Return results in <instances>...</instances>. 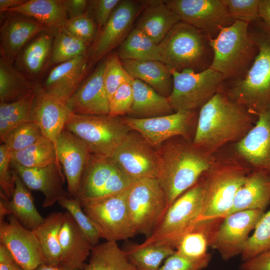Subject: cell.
Here are the masks:
<instances>
[{
	"label": "cell",
	"mask_w": 270,
	"mask_h": 270,
	"mask_svg": "<svg viewBox=\"0 0 270 270\" xmlns=\"http://www.w3.org/2000/svg\"><path fill=\"white\" fill-rule=\"evenodd\" d=\"M258 116L220 91L203 105L192 144L212 156L229 142H237L252 129Z\"/></svg>",
	"instance_id": "obj_1"
},
{
	"label": "cell",
	"mask_w": 270,
	"mask_h": 270,
	"mask_svg": "<svg viewBox=\"0 0 270 270\" xmlns=\"http://www.w3.org/2000/svg\"><path fill=\"white\" fill-rule=\"evenodd\" d=\"M159 154L160 162L156 178L164 192L168 208L198 181L215 160L192 142L182 140L168 144Z\"/></svg>",
	"instance_id": "obj_2"
},
{
	"label": "cell",
	"mask_w": 270,
	"mask_h": 270,
	"mask_svg": "<svg viewBox=\"0 0 270 270\" xmlns=\"http://www.w3.org/2000/svg\"><path fill=\"white\" fill-rule=\"evenodd\" d=\"M250 32L258 52L244 76L224 92L257 116L270 106V31L260 22Z\"/></svg>",
	"instance_id": "obj_3"
},
{
	"label": "cell",
	"mask_w": 270,
	"mask_h": 270,
	"mask_svg": "<svg viewBox=\"0 0 270 270\" xmlns=\"http://www.w3.org/2000/svg\"><path fill=\"white\" fill-rule=\"evenodd\" d=\"M246 164L233 159L216 160L198 182L202 190L198 221L224 218L236 194L251 172Z\"/></svg>",
	"instance_id": "obj_4"
},
{
	"label": "cell",
	"mask_w": 270,
	"mask_h": 270,
	"mask_svg": "<svg viewBox=\"0 0 270 270\" xmlns=\"http://www.w3.org/2000/svg\"><path fill=\"white\" fill-rule=\"evenodd\" d=\"M213 52L209 67L224 80L238 78L246 72L258 52L248 24L234 20L221 29L214 38H208Z\"/></svg>",
	"instance_id": "obj_5"
},
{
	"label": "cell",
	"mask_w": 270,
	"mask_h": 270,
	"mask_svg": "<svg viewBox=\"0 0 270 270\" xmlns=\"http://www.w3.org/2000/svg\"><path fill=\"white\" fill-rule=\"evenodd\" d=\"M202 190L198 181L180 196L168 208L162 222L140 246H164L174 250L182 238L198 221L202 206Z\"/></svg>",
	"instance_id": "obj_6"
},
{
	"label": "cell",
	"mask_w": 270,
	"mask_h": 270,
	"mask_svg": "<svg viewBox=\"0 0 270 270\" xmlns=\"http://www.w3.org/2000/svg\"><path fill=\"white\" fill-rule=\"evenodd\" d=\"M206 40L202 31L179 22L158 44L160 62L170 70H203L207 68Z\"/></svg>",
	"instance_id": "obj_7"
},
{
	"label": "cell",
	"mask_w": 270,
	"mask_h": 270,
	"mask_svg": "<svg viewBox=\"0 0 270 270\" xmlns=\"http://www.w3.org/2000/svg\"><path fill=\"white\" fill-rule=\"evenodd\" d=\"M64 128L84 142L92 154L109 158L130 130L118 116L74 114Z\"/></svg>",
	"instance_id": "obj_8"
},
{
	"label": "cell",
	"mask_w": 270,
	"mask_h": 270,
	"mask_svg": "<svg viewBox=\"0 0 270 270\" xmlns=\"http://www.w3.org/2000/svg\"><path fill=\"white\" fill-rule=\"evenodd\" d=\"M127 204L135 235L150 236L164 218L167 210L164 192L154 178L136 180L128 189Z\"/></svg>",
	"instance_id": "obj_9"
},
{
	"label": "cell",
	"mask_w": 270,
	"mask_h": 270,
	"mask_svg": "<svg viewBox=\"0 0 270 270\" xmlns=\"http://www.w3.org/2000/svg\"><path fill=\"white\" fill-rule=\"evenodd\" d=\"M170 70L173 85L167 99L174 112L200 108L220 92L224 80L220 74L210 67L200 72Z\"/></svg>",
	"instance_id": "obj_10"
},
{
	"label": "cell",
	"mask_w": 270,
	"mask_h": 270,
	"mask_svg": "<svg viewBox=\"0 0 270 270\" xmlns=\"http://www.w3.org/2000/svg\"><path fill=\"white\" fill-rule=\"evenodd\" d=\"M128 189L116 194L80 203L100 237L106 241L117 242L135 236L128 208Z\"/></svg>",
	"instance_id": "obj_11"
},
{
	"label": "cell",
	"mask_w": 270,
	"mask_h": 270,
	"mask_svg": "<svg viewBox=\"0 0 270 270\" xmlns=\"http://www.w3.org/2000/svg\"><path fill=\"white\" fill-rule=\"evenodd\" d=\"M168 7L180 22L202 31L208 38L234 20L222 0H168Z\"/></svg>",
	"instance_id": "obj_12"
},
{
	"label": "cell",
	"mask_w": 270,
	"mask_h": 270,
	"mask_svg": "<svg viewBox=\"0 0 270 270\" xmlns=\"http://www.w3.org/2000/svg\"><path fill=\"white\" fill-rule=\"evenodd\" d=\"M134 180L156 178L160 162L159 152L141 136L129 133L110 157Z\"/></svg>",
	"instance_id": "obj_13"
},
{
	"label": "cell",
	"mask_w": 270,
	"mask_h": 270,
	"mask_svg": "<svg viewBox=\"0 0 270 270\" xmlns=\"http://www.w3.org/2000/svg\"><path fill=\"white\" fill-rule=\"evenodd\" d=\"M264 212L262 210H242L224 218L212 248L216 250L226 261L241 255L250 233Z\"/></svg>",
	"instance_id": "obj_14"
},
{
	"label": "cell",
	"mask_w": 270,
	"mask_h": 270,
	"mask_svg": "<svg viewBox=\"0 0 270 270\" xmlns=\"http://www.w3.org/2000/svg\"><path fill=\"white\" fill-rule=\"evenodd\" d=\"M142 8V5L138 2L120 1L94 42L90 53L92 62L100 61L123 42Z\"/></svg>",
	"instance_id": "obj_15"
},
{
	"label": "cell",
	"mask_w": 270,
	"mask_h": 270,
	"mask_svg": "<svg viewBox=\"0 0 270 270\" xmlns=\"http://www.w3.org/2000/svg\"><path fill=\"white\" fill-rule=\"evenodd\" d=\"M195 110H178L174 112L148 118L126 117L122 118L132 130L137 131L152 146L176 136H186Z\"/></svg>",
	"instance_id": "obj_16"
},
{
	"label": "cell",
	"mask_w": 270,
	"mask_h": 270,
	"mask_svg": "<svg viewBox=\"0 0 270 270\" xmlns=\"http://www.w3.org/2000/svg\"><path fill=\"white\" fill-rule=\"evenodd\" d=\"M0 242L24 270H34L46 264L38 240L32 230L24 227L12 215L0 220Z\"/></svg>",
	"instance_id": "obj_17"
},
{
	"label": "cell",
	"mask_w": 270,
	"mask_h": 270,
	"mask_svg": "<svg viewBox=\"0 0 270 270\" xmlns=\"http://www.w3.org/2000/svg\"><path fill=\"white\" fill-rule=\"evenodd\" d=\"M257 116L252 129L236 143L235 150L250 168L270 176V106Z\"/></svg>",
	"instance_id": "obj_18"
},
{
	"label": "cell",
	"mask_w": 270,
	"mask_h": 270,
	"mask_svg": "<svg viewBox=\"0 0 270 270\" xmlns=\"http://www.w3.org/2000/svg\"><path fill=\"white\" fill-rule=\"evenodd\" d=\"M92 154L84 142L65 128L58 136L57 156L64 170L68 192L72 198L78 192L83 172Z\"/></svg>",
	"instance_id": "obj_19"
},
{
	"label": "cell",
	"mask_w": 270,
	"mask_h": 270,
	"mask_svg": "<svg viewBox=\"0 0 270 270\" xmlns=\"http://www.w3.org/2000/svg\"><path fill=\"white\" fill-rule=\"evenodd\" d=\"M105 61L82 82L66 106L70 112L79 114H109L110 99L103 79Z\"/></svg>",
	"instance_id": "obj_20"
},
{
	"label": "cell",
	"mask_w": 270,
	"mask_h": 270,
	"mask_svg": "<svg viewBox=\"0 0 270 270\" xmlns=\"http://www.w3.org/2000/svg\"><path fill=\"white\" fill-rule=\"evenodd\" d=\"M89 60L85 54L57 64L49 72L42 90L66 104L86 78Z\"/></svg>",
	"instance_id": "obj_21"
},
{
	"label": "cell",
	"mask_w": 270,
	"mask_h": 270,
	"mask_svg": "<svg viewBox=\"0 0 270 270\" xmlns=\"http://www.w3.org/2000/svg\"><path fill=\"white\" fill-rule=\"evenodd\" d=\"M10 166L29 189L43 194V208L52 206L62 198H72L64 189V176L56 164L39 168H27L11 162Z\"/></svg>",
	"instance_id": "obj_22"
},
{
	"label": "cell",
	"mask_w": 270,
	"mask_h": 270,
	"mask_svg": "<svg viewBox=\"0 0 270 270\" xmlns=\"http://www.w3.org/2000/svg\"><path fill=\"white\" fill-rule=\"evenodd\" d=\"M49 30L36 20L20 14L8 17L0 28V56L12 64L29 42Z\"/></svg>",
	"instance_id": "obj_23"
},
{
	"label": "cell",
	"mask_w": 270,
	"mask_h": 270,
	"mask_svg": "<svg viewBox=\"0 0 270 270\" xmlns=\"http://www.w3.org/2000/svg\"><path fill=\"white\" fill-rule=\"evenodd\" d=\"M72 114L66 104L59 99L42 88L38 91L34 108V121L42 135L54 144L56 153L58 136Z\"/></svg>",
	"instance_id": "obj_24"
},
{
	"label": "cell",
	"mask_w": 270,
	"mask_h": 270,
	"mask_svg": "<svg viewBox=\"0 0 270 270\" xmlns=\"http://www.w3.org/2000/svg\"><path fill=\"white\" fill-rule=\"evenodd\" d=\"M60 265L83 270L93 246L68 212L64 214L59 234Z\"/></svg>",
	"instance_id": "obj_25"
},
{
	"label": "cell",
	"mask_w": 270,
	"mask_h": 270,
	"mask_svg": "<svg viewBox=\"0 0 270 270\" xmlns=\"http://www.w3.org/2000/svg\"><path fill=\"white\" fill-rule=\"evenodd\" d=\"M270 203V176L262 170L254 169L236 192L225 217L242 210L265 211Z\"/></svg>",
	"instance_id": "obj_26"
},
{
	"label": "cell",
	"mask_w": 270,
	"mask_h": 270,
	"mask_svg": "<svg viewBox=\"0 0 270 270\" xmlns=\"http://www.w3.org/2000/svg\"><path fill=\"white\" fill-rule=\"evenodd\" d=\"M118 166L109 157L92 154L82 174L76 196L84 202L102 198Z\"/></svg>",
	"instance_id": "obj_27"
},
{
	"label": "cell",
	"mask_w": 270,
	"mask_h": 270,
	"mask_svg": "<svg viewBox=\"0 0 270 270\" xmlns=\"http://www.w3.org/2000/svg\"><path fill=\"white\" fill-rule=\"evenodd\" d=\"M53 39V30L34 37L18 54L15 60L16 68L30 78H38L50 66Z\"/></svg>",
	"instance_id": "obj_28"
},
{
	"label": "cell",
	"mask_w": 270,
	"mask_h": 270,
	"mask_svg": "<svg viewBox=\"0 0 270 270\" xmlns=\"http://www.w3.org/2000/svg\"><path fill=\"white\" fill-rule=\"evenodd\" d=\"M224 219V218H216L198 221L193 229L182 238L175 251L194 260L211 255L208 252V248H212Z\"/></svg>",
	"instance_id": "obj_29"
},
{
	"label": "cell",
	"mask_w": 270,
	"mask_h": 270,
	"mask_svg": "<svg viewBox=\"0 0 270 270\" xmlns=\"http://www.w3.org/2000/svg\"><path fill=\"white\" fill-rule=\"evenodd\" d=\"M12 170L15 181L14 192L10 200L0 192V204L4 206L10 215L14 216L24 227L32 230L44 222V218L36 210L29 188L16 172Z\"/></svg>",
	"instance_id": "obj_30"
},
{
	"label": "cell",
	"mask_w": 270,
	"mask_h": 270,
	"mask_svg": "<svg viewBox=\"0 0 270 270\" xmlns=\"http://www.w3.org/2000/svg\"><path fill=\"white\" fill-rule=\"evenodd\" d=\"M143 4V10L136 27L159 44L180 21L164 0H149Z\"/></svg>",
	"instance_id": "obj_31"
},
{
	"label": "cell",
	"mask_w": 270,
	"mask_h": 270,
	"mask_svg": "<svg viewBox=\"0 0 270 270\" xmlns=\"http://www.w3.org/2000/svg\"><path fill=\"white\" fill-rule=\"evenodd\" d=\"M122 65L133 78L138 79L167 98L172 88V76L170 68L155 60H122Z\"/></svg>",
	"instance_id": "obj_32"
},
{
	"label": "cell",
	"mask_w": 270,
	"mask_h": 270,
	"mask_svg": "<svg viewBox=\"0 0 270 270\" xmlns=\"http://www.w3.org/2000/svg\"><path fill=\"white\" fill-rule=\"evenodd\" d=\"M133 102L128 114L134 118H148L171 114L174 110L167 98L143 82L132 78Z\"/></svg>",
	"instance_id": "obj_33"
},
{
	"label": "cell",
	"mask_w": 270,
	"mask_h": 270,
	"mask_svg": "<svg viewBox=\"0 0 270 270\" xmlns=\"http://www.w3.org/2000/svg\"><path fill=\"white\" fill-rule=\"evenodd\" d=\"M8 12L34 19L50 30L63 26L68 20L63 0H30Z\"/></svg>",
	"instance_id": "obj_34"
},
{
	"label": "cell",
	"mask_w": 270,
	"mask_h": 270,
	"mask_svg": "<svg viewBox=\"0 0 270 270\" xmlns=\"http://www.w3.org/2000/svg\"><path fill=\"white\" fill-rule=\"evenodd\" d=\"M41 88L3 56L0 58V102H12Z\"/></svg>",
	"instance_id": "obj_35"
},
{
	"label": "cell",
	"mask_w": 270,
	"mask_h": 270,
	"mask_svg": "<svg viewBox=\"0 0 270 270\" xmlns=\"http://www.w3.org/2000/svg\"><path fill=\"white\" fill-rule=\"evenodd\" d=\"M64 214L50 213L42 224L32 230L40 243L46 264L49 265H60L62 252L59 234Z\"/></svg>",
	"instance_id": "obj_36"
},
{
	"label": "cell",
	"mask_w": 270,
	"mask_h": 270,
	"mask_svg": "<svg viewBox=\"0 0 270 270\" xmlns=\"http://www.w3.org/2000/svg\"><path fill=\"white\" fill-rule=\"evenodd\" d=\"M39 90L15 101L0 102L1 142L6 134L14 128L26 122H34V108Z\"/></svg>",
	"instance_id": "obj_37"
},
{
	"label": "cell",
	"mask_w": 270,
	"mask_h": 270,
	"mask_svg": "<svg viewBox=\"0 0 270 270\" xmlns=\"http://www.w3.org/2000/svg\"><path fill=\"white\" fill-rule=\"evenodd\" d=\"M83 270H136L124 250L114 241H106L92 247Z\"/></svg>",
	"instance_id": "obj_38"
},
{
	"label": "cell",
	"mask_w": 270,
	"mask_h": 270,
	"mask_svg": "<svg viewBox=\"0 0 270 270\" xmlns=\"http://www.w3.org/2000/svg\"><path fill=\"white\" fill-rule=\"evenodd\" d=\"M10 162L27 168H39L56 164L62 170L54 144L44 136L28 148L10 152Z\"/></svg>",
	"instance_id": "obj_39"
},
{
	"label": "cell",
	"mask_w": 270,
	"mask_h": 270,
	"mask_svg": "<svg viewBox=\"0 0 270 270\" xmlns=\"http://www.w3.org/2000/svg\"><path fill=\"white\" fill-rule=\"evenodd\" d=\"M122 60H155L160 62L158 44L136 27L120 45L117 54Z\"/></svg>",
	"instance_id": "obj_40"
},
{
	"label": "cell",
	"mask_w": 270,
	"mask_h": 270,
	"mask_svg": "<svg viewBox=\"0 0 270 270\" xmlns=\"http://www.w3.org/2000/svg\"><path fill=\"white\" fill-rule=\"evenodd\" d=\"M128 260L136 270H158L164 260L175 250L164 246H140L132 244L124 250Z\"/></svg>",
	"instance_id": "obj_41"
},
{
	"label": "cell",
	"mask_w": 270,
	"mask_h": 270,
	"mask_svg": "<svg viewBox=\"0 0 270 270\" xmlns=\"http://www.w3.org/2000/svg\"><path fill=\"white\" fill-rule=\"evenodd\" d=\"M54 39L50 66L58 64L87 54L88 44L69 33L64 26L53 30Z\"/></svg>",
	"instance_id": "obj_42"
},
{
	"label": "cell",
	"mask_w": 270,
	"mask_h": 270,
	"mask_svg": "<svg viewBox=\"0 0 270 270\" xmlns=\"http://www.w3.org/2000/svg\"><path fill=\"white\" fill-rule=\"evenodd\" d=\"M270 250V209L264 212L250 236L241 254L242 261Z\"/></svg>",
	"instance_id": "obj_43"
},
{
	"label": "cell",
	"mask_w": 270,
	"mask_h": 270,
	"mask_svg": "<svg viewBox=\"0 0 270 270\" xmlns=\"http://www.w3.org/2000/svg\"><path fill=\"white\" fill-rule=\"evenodd\" d=\"M42 136L35 122L22 124L10 131L1 142L10 152L22 150L36 142Z\"/></svg>",
	"instance_id": "obj_44"
},
{
	"label": "cell",
	"mask_w": 270,
	"mask_h": 270,
	"mask_svg": "<svg viewBox=\"0 0 270 270\" xmlns=\"http://www.w3.org/2000/svg\"><path fill=\"white\" fill-rule=\"evenodd\" d=\"M58 202L70 214L92 245L94 246L98 244L100 238L92 222L84 212L80 201L74 198H62Z\"/></svg>",
	"instance_id": "obj_45"
},
{
	"label": "cell",
	"mask_w": 270,
	"mask_h": 270,
	"mask_svg": "<svg viewBox=\"0 0 270 270\" xmlns=\"http://www.w3.org/2000/svg\"><path fill=\"white\" fill-rule=\"evenodd\" d=\"M103 79L105 88L110 99L116 90L126 82L132 78L124 67L116 54L110 56L105 60Z\"/></svg>",
	"instance_id": "obj_46"
},
{
	"label": "cell",
	"mask_w": 270,
	"mask_h": 270,
	"mask_svg": "<svg viewBox=\"0 0 270 270\" xmlns=\"http://www.w3.org/2000/svg\"><path fill=\"white\" fill-rule=\"evenodd\" d=\"M63 26L69 33L88 45L96 38V24L87 12L68 18Z\"/></svg>",
	"instance_id": "obj_47"
},
{
	"label": "cell",
	"mask_w": 270,
	"mask_h": 270,
	"mask_svg": "<svg viewBox=\"0 0 270 270\" xmlns=\"http://www.w3.org/2000/svg\"><path fill=\"white\" fill-rule=\"evenodd\" d=\"M260 0H222L233 20L250 24L258 20Z\"/></svg>",
	"instance_id": "obj_48"
},
{
	"label": "cell",
	"mask_w": 270,
	"mask_h": 270,
	"mask_svg": "<svg viewBox=\"0 0 270 270\" xmlns=\"http://www.w3.org/2000/svg\"><path fill=\"white\" fill-rule=\"evenodd\" d=\"M132 78L120 85L110 99L109 114L118 116L130 112L133 102Z\"/></svg>",
	"instance_id": "obj_49"
},
{
	"label": "cell",
	"mask_w": 270,
	"mask_h": 270,
	"mask_svg": "<svg viewBox=\"0 0 270 270\" xmlns=\"http://www.w3.org/2000/svg\"><path fill=\"white\" fill-rule=\"evenodd\" d=\"M211 258L210 255L202 259H191L175 251L164 260L158 270H202L208 266Z\"/></svg>",
	"instance_id": "obj_50"
},
{
	"label": "cell",
	"mask_w": 270,
	"mask_h": 270,
	"mask_svg": "<svg viewBox=\"0 0 270 270\" xmlns=\"http://www.w3.org/2000/svg\"><path fill=\"white\" fill-rule=\"evenodd\" d=\"M10 167V152L2 144L0 146V192L9 200L15 188L14 178Z\"/></svg>",
	"instance_id": "obj_51"
},
{
	"label": "cell",
	"mask_w": 270,
	"mask_h": 270,
	"mask_svg": "<svg viewBox=\"0 0 270 270\" xmlns=\"http://www.w3.org/2000/svg\"><path fill=\"white\" fill-rule=\"evenodd\" d=\"M120 0H98L93 1L95 6V15L99 29L106 24Z\"/></svg>",
	"instance_id": "obj_52"
},
{
	"label": "cell",
	"mask_w": 270,
	"mask_h": 270,
	"mask_svg": "<svg viewBox=\"0 0 270 270\" xmlns=\"http://www.w3.org/2000/svg\"><path fill=\"white\" fill-rule=\"evenodd\" d=\"M240 268V270H270V250L243 261Z\"/></svg>",
	"instance_id": "obj_53"
},
{
	"label": "cell",
	"mask_w": 270,
	"mask_h": 270,
	"mask_svg": "<svg viewBox=\"0 0 270 270\" xmlns=\"http://www.w3.org/2000/svg\"><path fill=\"white\" fill-rule=\"evenodd\" d=\"M88 2L86 0H63L68 18L86 12Z\"/></svg>",
	"instance_id": "obj_54"
},
{
	"label": "cell",
	"mask_w": 270,
	"mask_h": 270,
	"mask_svg": "<svg viewBox=\"0 0 270 270\" xmlns=\"http://www.w3.org/2000/svg\"><path fill=\"white\" fill-rule=\"evenodd\" d=\"M0 270H24L10 251L0 244Z\"/></svg>",
	"instance_id": "obj_55"
},
{
	"label": "cell",
	"mask_w": 270,
	"mask_h": 270,
	"mask_svg": "<svg viewBox=\"0 0 270 270\" xmlns=\"http://www.w3.org/2000/svg\"><path fill=\"white\" fill-rule=\"evenodd\" d=\"M258 16L263 26L270 31V0H260Z\"/></svg>",
	"instance_id": "obj_56"
},
{
	"label": "cell",
	"mask_w": 270,
	"mask_h": 270,
	"mask_svg": "<svg viewBox=\"0 0 270 270\" xmlns=\"http://www.w3.org/2000/svg\"><path fill=\"white\" fill-rule=\"evenodd\" d=\"M26 0H0V11L3 12L10 9L20 6L25 2Z\"/></svg>",
	"instance_id": "obj_57"
},
{
	"label": "cell",
	"mask_w": 270,
	"mask_h": 270,
	"mask_svg": "<svg viewBox=\"0 0 270 270\" xmlns=\"http://www.w3.org/2000/svg\"><path fill=\"white\" fill-rule=\"evenodd\" d=\"M34 270H76L63 266H51L46 264H41Z\"/></svg>",
	"instance_id": "obj_58"
}]
</instances>
